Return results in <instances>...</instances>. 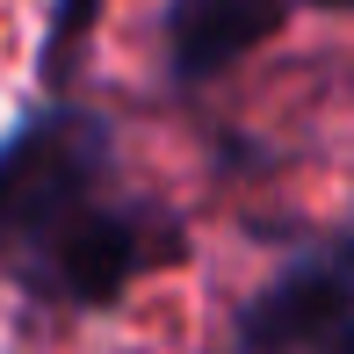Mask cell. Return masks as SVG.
I'll return each mask as SVG.
<instances>
[{
	"label": "cell",
	"instance_id": "5",
	"mask_svg": "<svg viewBox=\"0 0 354 354\" xmlns=\"http://www.w3.org/2000/svg\"><path fill=\"white\" fill-rule=\"evenodd\" d=\"M304 8H333V15H354V0H304Z\"/></svg>",
	"mask_w": 354,
	"mask_h": 354
},
{
	"label": "cell",
	"instance_id": "1",
	"mask_svg": "<svg viewBox=\"0 0 354 354\" xmlns=\"http://www.w3.org/2000/svg\"><path fill=\"white\" fill-rule=\"evenodd\" d=\"M181 261V224L116 188V131L44 102L0 138V282L51 311H116L131 282Z\"/></svg>",
	"mask_w": 354,
	"mask_h": 354
},
{
	"label": "cell",
	"instance_id": "4",
	"mask_svg": "<svg viewBox=\"0 0 354 354\" xmlns=\"http://www.w3.org/2000/svg\"><path fill=\"white\" fill-rule=\"evenodd\" d=\"M94 22H102V0H51V22H44V51H37V80L44 87H66L80 73Z\"/></svg>",
	"mask_w": 354,
	"mask_h": 354
},
{
	"label": "cell",
	"instance_id": "2",
	"mask_svg": "<svg viewBox=\"0 0 354 354\" xmlns=\"http://www.w3.org/2000/svg\"><path fill=\"white\" fill-rule=\"evenodd\" d=\"M232 354H354V239H326L239 304Z\"/></svg>",
	"mask_w": 354,
	"mask_h": 354
},
{
	"label": "cell",
	"instance_id": "3",
	"mask_svg": "<svg viewBox=\"0 0 354 354\" xmlns=\"http://www.w3.org/2000/svg\"><path fill=\"white\" fill-rule=\"evenodd\" d=\"M289 22V0H167L159 8V58L174 87H210L246 66Z\"/></svg>",
	"mask_w": 354,
	"mask_h": 354
}]
</instances>
